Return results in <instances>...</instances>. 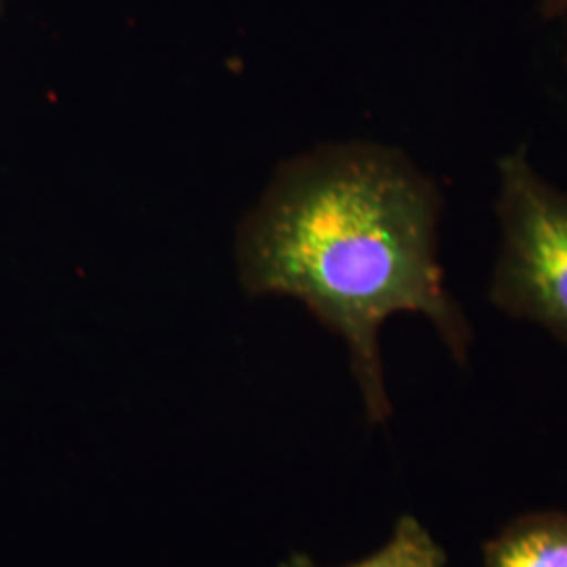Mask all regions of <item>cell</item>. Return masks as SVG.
I'll list each match as a JSON object with an SVG mask.
<instances>
[{"mask_svg": "<svg viewBox=\"0 0 567 567\" xmlns=\"http://www.w3.org/2000/svg\"><path fill=\"white\" fill-rule=\"evenodd\" d=\"M442 194L395 147L328 143L284 161L236 231L248 297H288L349 353L365 419L391 416L381 328L421 313L461 365L473 341L437 257Z\"/></svg>", "mask_w": 567, "mask_h": 567, "instance_id": "obj_1", "label": "cell"}, {"mask_svg": "<svg viewBox=\"0 0 567 567\" xmlns=\"http://www.w3.org/2000/svg\"><path fill=\"white\" fill-rule=\"evenodd\" d=\"M496 213L501 255L492 303L567 344V194L532 168L526 147L498 163Z\"/></svg>", "mask_w": 567, "mask_h": 567, "instance_id": "obj_2", "label": "cell"}, {"mask_svg": "<svg viewBox=\"0 0 567 567\" xmlns=\"http://www.w3.org/2000/svg\"><path fill=\"white\" fill-rule=\"evenodd\" d=\"M484 567H567V513L515 517L484 545Z\"/></svg>", "mask_w": 567, "mask_h": 567, "instance_id": "obj_3", "label": "cell"}, {"mask_svg": "<svg viewBox=\"0 0 567 567\" xmlns=\"http://www.w3.org/2000/svg\"><path fill=\"white\" fill-rule=\"evenodd\" d=\"M278 567H320L305 553H290ZM343 567H447L444 548L416 517L402 515L383 547Z\"/></svg>", "mask_w": 567, "mask_h": 567, "instance_id": "obj_4", "label": "cell"}, {"mask_svg": "<svg viewBox=\"0 0 567 567\" xmlns=\"http://www.w3.org/2000/svg\"><path fill=\"white\" fill-rule=\"evenodd\" d=\"M540 7L547 16H566L567 0H540Z\"/></svg>", "mask_w": 567, "mask_h": 567, "instance_id": "obj_5", "label": "cell"}]
</instances>
